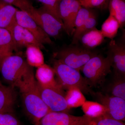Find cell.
I'll return each instance as SVG.
<instances>
[{"instance_id": "31", "label": "cell", "mask_w": 125, "mask_h": 125, "mask_svg": "<svg viewBox=\"0 0 125 125\" xmlns=\"http://www.w3.org/2000/svg\"><path fill=\"white\" fill-rule=\"evenodd\" d=\"M108 0H79L81 6L89 9L99 8L104 5Z\"/></svg>"}, {"instance_id": "21", "label": "cell", "mask_w": 125, "mask_h": 125, "mask_svg": "<svg viewBox=\"0 0 125 125\" xmlns=\"http://www.w3.org/2000/svg\"><path fill=\"white\" fill-rule=\"evenodd\" d=\"M120 28L118 21L109 15L102 25L101 31L104 37L112 39L115 37Z\"/></svg>"}, {"instance_id": "7", "label": "cell", "mask_w": 125, "mask_h": 125, "mask_svg": "<svg viewBox=\"0 0 125 125\" xmlns=\"http://www.w3.org/2000/svg\"><path fill=\"white\" fill-rule=\"evenodd\" d=\"M92 120L86 114L75 116L66 112H50L35 125H92Z\"/></svg>"}, {"instance_id": "26", "label": "cell", "mask_w": 125, "mask_h": 125, "mask_svg": "<svg viewBox=\"0 0 125 125\" xmlns=\"http://www.w3.org/2000/svg\"><path fill=\"white\" fill-rule=\"evenodd\" d=\"M13 38L15 50L24 47L23 41V28L17 22L10 31Z\"/></svg>"}, {"instance_id": "16", "label": "cell", "mask_w": 125, "mask_h": 125, "mask_svg": "<svg viewBox=\"0 0 125 125\" xmlns=\"http://www.w3.org/2000/svg\"><path fill=\"white\" fill-rule=\"evenodd\" d=\"M104 38L101 30L97 29L96 27L83 34L79 42L83 47L92 50L101 45Z\"/></svg>"}, {"instance_id": "1", "label": "cell", "mask_w": 125, "mask_h": 125, "mask_svg": "<svg viewBox=\"0 0 125 125\" xmlns=\"http://www.w3.org/2000/svg\"><path fill=\"white\" fill-rule=\"evenodd\" d=\"M14 87L19 90L25 111L36 125L50 111L40 96L33 67L28 65Z\"/></svg>"}, {"instance_id": "12", "label": "cell", "mask_w": 125, "mask_h": 125, "mask_svg": "<svg viewBox=\"0 0 125 125\" xmlns=\"http://www.w3.org/2000/svg\"><path fill=\"white\" fill-rule=\"evenodd\" d=\"M109 53L111 58L112 67L114 76L125 77V42H116L112 39L108 46Z\"/></svg>"}, {"instance_id": "23", "label": "cell", "mask_w": 125, "mask_h": 125, "mask_svg": "<svg viewBox=\"0 0 125 125\" xmlns=\"http://www.w3.org/2000/svg\"><path fill=\"white\" fill-rule=\"evenodd\" d=\"M65 98L70 108L77 107L82 106L85 102V97L82 92L76 88L68 90Z\"/></svg>"}, {"instance_id": "25", "label": "cell", "mask_w": 125, "mask_h": 125, "mask_svg": "<svg viewBox=\"0 0 125 125\" xmlns=\"http://www.w3.org/2000/svg\"><path fill=\"white\" fill-rule=\"evenodd\" d=\"M82 108L85 114L93 118L100 116L105 112L104 107L98 103L85 102Z\"/></svg>"}, {"instance_id": "3", "label": "cell", "mask_w": 125, "mask_h": 125, "mask_svg": "<svg viewBox=\"0 0 125 125\" xmlns=\"http://www.w3.org/2000/svg\"><path fill=\"white\" fill-rule=\"evenodd\" d=\"M112 65L109 53L106 57L97 54L90 59L80 70L89 85H96L102 82L110 72Z\"/></svg>"}, {"instance_id": "9", "label": "cell", "mask_w": 125, "mask_h": 125, "mask_svg": "<svg viewBox=\"0 0 125 125\" xmlns=\"http://www.w3.org/2000/svg\"><path fill=\"white\" fill-rule=\"evenodd\" d=\"M79 0H61L58 3L59 15L69 36H73L75 22L78 11L81 8Z\"/></svg>"}, {"instance_id": "5", "label": "cell", "mask_w": 125, "mask_h": 125, "mask_svg": "<svg viewBox=\"0 0 125 125\" xmlns=\"http://www.w3.org/2000/svg\"><path fill=\"white\" fill-rule=\"evenodd\" d=\"M28 66L27 62L21 56L12 54L5 57L0 62V72L4 80L14 87Z\"/></svg>"}, {"instance_id": "13", "label": "cell", "mask_w": 125, "mask_h": 125, "mask_svg": "<svg viewBox=\"0 0 125 125\" xmlns=\"http://www.w3.org/2000/svg\"><path fill=\"white\" fill-rule=\"evenodd\" d=\"M55 75L53 68L44 63L37 68L35 76L38 83L42 87L63 90L56 80Z\"/></svg>"}, {"instance_id": "30", "label": "cell", "mask_w": 125, "mask_h": 125, "mask_svg": "<svg viewBox=\"0 0 125 125\" xmlns=\"http://www.w3.org/2000/svg\"><path fill=\"white\" fill-rule=\"evenodd\" d=\"M0 125H19V123L12 113H0Z\"/></svg>"}, {"instance_id": "24", "label": "cell", "mask_w": 125, "mask_h": 125, "mask_svg": "<svg viewBox=\"0 0 125 125\" xmlns=\"http://www.w3.org/2000/svg\"><path fill=\"white\" fill-rule=\"evenodd\" d=\"M0 1L19 8L27 13L33 19L36 15L37 9L33 7L31 0H0Z\"/></svg>"}, {"instance_id": "14", "label": "cell", "mask_w": 125, "mask_h": 125, "mask_svg": "<svg viewBox=\"0 0 125 125\" xmlns=\"http://www.w3.org/2000/svg\"><path fill=\"white\" fill-rule=\"evenodd\" d=\"M15 87L0 84V113H13L17 98Z\"/></svg>"}, {"instance_id": "10", "label": "cell", "mask_w": 125, "mask_h": 125, "mask_svg": "<svg viewBox=\"0 0 125 125\" xmlns=\"http://www.w3.org/2000/svg\"><path fill=\"white\" fill-rule=\"evenodd\" d=\"M98 103L105 109L104 115L121 121L125 119V100L118 97L94 93L93 95Z\"/></svg>"}, {"instance_id": "4", "label": "cell", "mask_w": 125, "mask_h": 125, "mask_svg": "<svg viewBox=\"0 0 125 125\" xmlns=\"http://www.w3.org/2000/svg\"><path fill=\"white\" fill-rule=\"evenodd\" d=\"M97 54L91 49L76 46L66 48L54 54L56 60L80 71L85 63Z\"/></svg>"}, {"instance_id": "22", "label": "cell", "mask_w": 125, "mask_h": 125, "mask_svg": "<svg viewBox=\"0 0 125 125\" xmlns=\"http://www.w3.org/2000/svg\"><path fill=\"white\" fill-rule=\"evenodd\" d=\"M111 96L125 100V77L115 76L114 80L108 86Z\"/></svg>"}, {"instance_id": "28", "label": "cell", "mask_w": 125, "mask_h": 125, "mask_svg": "<svg viewBox=\"0 0 125 125\" xmlns=\"http://www.w3.org/2000/svg\"><path fill=\"white\" fill-rule=\"evenodd\" d=\"M23 41L24 47L29 45H34L41 49L45 48V46L35 37L32 34L27 30L23 28Z\"/></svg>"}, {"instance_id": "32", "label": "cell", "mask_w": 125, "mask_h": 125, "mask_svg": "<svg viewBox=\"0 0 125 125\" xmlns=\"http://www.w3.org/2000/svg\"><path fill=\"white\" fill-rule=\"evenodd\" d=\"M1 84V83H0V84Z\"/></svg>"}, {"instance_id": "8", "label": "cell", "mask_w": 125, "mask_h": 125, "mask_svg": "<svg viewBox=\"0 0 125 125\" xmlns=\"http://www.w3.org/2000/svg\"><path fill=\"white\" fill-rule=\"evenodd\" d=\"M38 84L42 99L50 112L67 113L70 108L67 104L63 90L42 87Z\"/></svg>"}, {"instance_id": "20", "label": "cell", "mask_w": 125, "mask_h": 125, "mask_svg": "<svg viewBox=\"0 0 125 125\" xmlns=\"http://www.w3.org/2000/svg\"><path fill=\"white\" fill-rule=\"evenodd\" d=\"M26 48V62L28 64L37 68L45 63L43 54L39 47L29 45Z\"/></svg>"}, {"instance_id": "2", "label": "cell", "mask_w": 125, "mask_h": 125, "mask_svg": "<svg viewBox=\"0 0 125 125\" xmlns=\"http://www.w3.org/2000/svg\"><path fill=\"white\" fill-rule=\"evenodd\" d=\"M55 74L58 79L57 81L62 88L69 90L76 88L85 94L93 95L89 85L85 78L81 75L80 71L67 65L58 60H55L53 67Z\"/></svg>"}, {"instance_id": "18", "label": "cell", "mask_w": 125, "mask_h": 125, "mask_svg": "<svg viewBox=\"0 0 125 125\" xmlns=\"http://www.w3.org/2000/svg\"><path fill=\"white\" fill-rule=\"evenodd\" d=\"M15 46L10 32L0 28V62L5 57L13 54Z\"/></svg>"}, {"instance_id": "27", "label": "cell", "mask_w": 125, "mask_h": 125, "mask_svg": "<svg viewBox=\"0 0 125 125\" xmlns=\"http://www.w3.org/2000/svg\"><path fill=\"white\" fill-rule=\"evenodd\" d=\"M92 125H125L122 121L115 120L104 114L93 118Z\"/></svg>"}, {"instance_id": "11", "label": "cell", "mask_w": 125, "mask_h": 125, "mask_svg": "<svg viewBox=\"0 0 125 125\" xmlns=\"http://www.w3.org/2000/svg\"><path fill=\"white\" fill-rule=\"evenodd\" d=\"M16 20L18 24L32 34L43 45L52 44L50 37L26 12L18 9Z\"/></svg>"}, {"instance_id": "6", "label": "cell", "mask_w": 125, "mask_h": 125, "mask_svg": "<svg viewBox=\"0 0 125 125\" xmlns=\"http://www.w3.org/2000/svg\"><path fill=\"white\" fill-rule=\"evenodd\" d=\"M34 20L50 37L57 38L64 27L61 20L57 18L46 7L37 9Z\"/></svg>"}, {"instance_id": "17", "label": "cell", "mask_w": 125, "mask_h": 125, "mask_svg": "<svg viewBox=\"0 0 125 125\" xmlns=\"http://www.w3.org/2000/svg\"><path fill=\"white\" fill-rule=\"evenodd\" d=\"M94 13L91 9L83 7L79 10L75 22L74 31L72 42V45H77L79 43L85 22Z\"/></svg>"}, {"instance_id": "29", "label": "cell", "mask_w": 125, "mask_h": 125, "mask_svg": "<svg viewBox=\"0 0 125 125\" xmlns=\"http://www.w3.org/2000/svg\"><path fill=\"white\" fill-rule=\"evenodd\" d=\"M41 2L43 6L49 10L53 14L57 17H59L58 6L59 0H37Z\"/></svg>"}, {"instance_id": "19", "label": "cell", "mask_w": 125, "mask_h": 125, "mask_svg": "<svg viewBox=\"0 0 125 125\" xmlns=\"http://www.w3.org/2000/svg\"><path fill=\"white\" fill-rule=\"evenodd\" d=\"M109 15L118 21L122 28L125 24V0H109Z\"/></svg>"}, {"instance_id": "15", "label": "cell", "mask_w": 125, "mask_h": 125, "mask_svg": "<svg viewBox=\"0 0 125 125\" xmlns=\"http://www.w3.org/2000/svg\"><path fill=\"white\" fill-rule=\"evenodd\" d=\"M18 9L12 5L0 1V28L11 30L16 23Z\"/></svg>"}]
</instances>
